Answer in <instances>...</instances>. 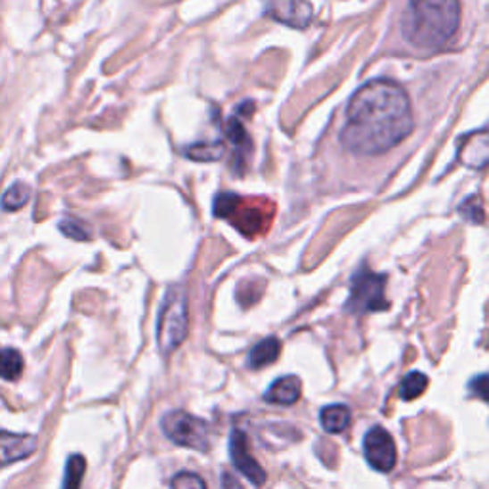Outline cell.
<instances>
[{
  "instance_id": "6da1fadb",
  "label": "cell",
  "mask_w": 489,
  "mask_h": 489,
  "mask_svg": "<svg viewBox=\"0 0 489 489\" xmlns=\"http://www.w3.org/2000/svg\"><path fill=\"white\" fill-rule=\"evenodd\" d=\"M413 125L411 102L405 90L394 80L375 79L350 98L341 142L360 157L383 155L403 142Z\"/></svg>"
},
{
  "instance_id": "7a4b0ae2",
  "label": "cell",
  "mask_w": 489,
  "mask_h": 489,
  "mask_svg": "<svg viewBox=\"0 0 489 489\" xmlns=\"http://www.w3.org/2000/svg\"><path fill=\"white\" fill-rule=\"evenodd\" d=\"M459 25V0H410L403 16V37L417 48L438 50L455 37Z\"/></svg>"
},
{
  "instance_id": "3957f363",
  "label": "cell",
  "mask_w": 489,
  "mask_h": 489,
  "mask_svg": "<svg viewBox=\"0 0 489 489\" xmlns=\"http://www.w3.org/2000/svg\"><path fill=\"white\" fill-rule=\"evenodd\" d=\"M187 336V296L182 287H170L162 303L159 323H157V343L162 354H170L178 348Z\"/></svg>"
},
{
  "instance_id": "277c9868",
  "label": "cell",
  "mask_w": 489,
  "mask_h": 489,
  "mask_svg": "<svg viewBox=\"0 0 489 489\" xmlns=\"http://www.w3.org/2000/svg\"><path fill=\"white\" fill-rule=\"evenodd\" d=\"M161 428L165 432V436L176 445L189 447V450L195 452L209 450V425L199 417L186 411H170L162 417Z\"/></svg>"
},
{
  "instance_id": "5b68a950",
  "label": "cell",
  "mask_w": 489,
  "mask_h": 489,
  "mask_svg": "<svg viewBox=\"0 0 489 489\" xmlns=\"http://www.w3.org/2000/svg\"><path fill=\"white\" fill-rule=\"evenodd\" d=\"M386 278L373 274L369 269H361L352 279V291L346 310L352 314H369V311H383L388 308L385 296Z\"/></svg>"
},
{
  "instance_id": "8992f818",
  "label": "cell",
  "mask_w": 489,
  "mask_h": 489,
  "mask_svg": "<svg viewBox=\"0 0 489 489\" xmlns=\"http://www.w3.org/2000/svg\"><path fill=\"white\" fill-rule=\"evenodd\" d=\"M363 455L367 459V463L378 472H390L396 467V443H394V438L390 434L380 427H375L365 434Z\"/></svg>"
},
{
  "instance_id": "52a82bcc",
  "label": "cell",
  "mask_w": 489,
  "mask_h": 489,
  "mask_svg": "<svg viewBox=\"0 0 489 489\" xmlns=\"http://www.w3.org/2000/svg\"><path fill=\"white\" fill-rule=\"evenodd\" d=\"M266 13L293 29H306L314 20V6L308 0H266Z\"/></svg>"
},
{
  "instance_id": "ba28073f",
  "label": "cell",
  "mask_w": 489,
  "mask_h": 489,
  "mask_svg": "<svg viewBox=\"0 0 489 489\" xmlns=\"http://www.w3.org/2000/svg\"><path fill=\"white\" fill-rule=\"evenodd\" d=\"M229 457H232L234 467L243 474L244 478L253 482L254 485H262L266 482L264 468L256 463V459L249 453L247 436L243 430H234L229 436Z\"/></svg>"
},
{
  "instance_id": "9c48e42d",
  "label": "cell",
  "mask_w": 489,
  "mask_h": 489,
  "mask_svg": "<svg viewBox=\"0 0 489 489\" xmlns=\"http://www.w3.org/2000/svg\"><path fill=\"white\" fill-rule=\"evenodd\" d=\"M37 452V438L31 434H13L0 430V467L18 463Z\"/></svg>"
},
{
  "instance_id": "30bf717a",
  "label": "cell",
  "mask_w": 489,
  "mask_h": 489,
  "mask_svg": "<svg viewBox=\"0 0 489 489\" xmlns=\"http://www.w3.org/2000/svg\"><path fill=\"white\" fill-rule=\"evenodd\" d=\"M459 159L470 169H482L489 162V130L465 136L459 145Z\"/></svg>"
},
{
  "instance_id": "8fae6325",
  "label": "cell",
  "mask_w": 489,
  "mask_h": 489,
  "mask_svg": "<svg viewBox=\"0 0 489 489\" xmlns=\"http://www.w3.org/2000/svg\"><path fill=\"white\" fill-rule=\"evenodd\" d=\"M301 378L294 375H287L274 380V385H271L264 394V400L274 405H293L301 400Z\"/></svg>"
},
{
  "instance_id": "7c38bea8",
  "label": "cell",
  "mask_w": 489,
  "mask_h": 489,
  "mask_svg": "<svg viewBox=\"0 0 489 489\" xmlns=\"http://www.w3.org/2000/svg\"><path fill=\"white\" fill-rule=\"evenodd\" d=\"M281 354V343L276 336H268L264 341L258 343L249 354V365L253 369H262V367L278 361Z\"/></svg>"
},
{
  "instance_id": "4fadbf2b",
  "label": "cell",
  "mask_w": 489,
  "mask_h": 489,
  "mask_svg": "<svg viewBox=\"0 0 489 489\" xmlns=\"http://www.w3.org/2000/svg\"><path fill=\"white\" fill-rule=\"evenodd\" d=\"M319 420H321V427L329 434H341L348 428L352 415H350V410L346 405L335 403V405L323 407Z\"/></svg>"
},
{
  "instance_id": "5bb4252c",
  "label": "cell",
  "mask_w": 489,
  "mask_h": 489,
  "mask_svg": "<svg viewBox=\"0 0 489 489\" xmlns=\"http://www.w3.org/2000/svg\"><path fill=\"white\" fill-rule=\"evenodd\" d=\"M23 356L13 348H0V378L18 380L23 373Z\"/></svg>"
},
{
  "instance_id": "9a60e30c",
  "label": "cell",
  "mask_w": 489,
  "mask_h": 489,
  "mask_svg": "<svg viewBox=\"0 0 489 489\" xmlns=\"http://www.w3.org/2000/svg\"><path fill=\"white\" fill-rule=\"evenodd\" d=\"M226 134L228 138L234 142L236 149H237V162H244V155H247L251 152V142H249V136L247 132H244V127L243 122L237 119V117H232L228 120L226 125Z\"/></svg>"
},
{
  "instance_id": "2e32d148",
  "label": "cell",
  "mask_w": 489,
  "mask_h": 489,
  "mask_svg": "<svg viewBox=\"0 0 489 489\" xmlns=\"http://www.w3.org/2000/svg\"><path fill=\"white\" fill-rule=\"evenodd\" d=\"M427 386H428V377L425 373H420V371H413L402 380L398 394H400L402 400L411 402V400L419 398L420 394L427 390Z\"/></svg>"
},
{
  "instance_id": "e0dca14e",
  "label": "cell",
  "mask_w": 489,
  "mask_h": 489,
  "mask_svg": "<svg viewBox=\"0 0 489 489\" xmlns=\"http://www.w3.org/2000/svg\"><path fill=\"white\" fill-rule=\"evenodd\" d=\"M226 152L224 142H209V144H194L186 149V155L199 162L219 161Z\"/></svg>"
},
{
  "instance_id": "ac0fdd59",
  "label": "cell",
  "mask_w": 489,
  "mask_h": 489,
  "mask_svg": "<svg viewBox=\"0 0 489 489\" xmlns=\"http://www.w3.org/2000/svg\"><path fill=\"white\" fill-rule=\"evenodd\" d=\"M87 472V460L83 455H71L65 467V480L62 489H80Z\"/></svg>"
},
{
  "instance_id": "d6986e66",
  "label": "cell",
  "mask_w": 489,
  "mask_h": 489,
  "mask_svg": "<svg viewBox=\"0 0 489 489\" xmlns=\"http://www.w3.org/2000/svg\"><path fill=\"white\" fill-rule=\"evenodd\" d=\"M29 199H31V187L23 182H18L12 187H8V192L3 197V207L6 211H20L27 205V203H29Z\"/></svg>"
},
{
  "instance_id": "ffe728a7",
  "label": "cell",
  "mask_w": 489,
  "mask_h": 489,
  "mask_svg": "<svg viewBox=\"0 0 489 489\" xmlns=\"http://www.w3.org/2000/svg\"><path fill=\"white\" fill-rule=\"evenodd\" d=\"M459 214L463 216V219L470 224H482L485 214H484V205H482V199L478 195H472L468 197L463 205L459 207Z\"/></svg>"
},
{
  "instance_id": "44dd1931",
  "label": "cell",
  "mask_w": 489,
  "mask_h": 489,
  "mask_svg": "<svg viewBox=\"0 0 489 489\" xmlns=\"http://www.w3.org/2000/svg\"><path fill=\"white\" fill-rule=\"evenodd\" d=\"M60 229L67 237L77 239V241H88L90 239V228L80 222V220L63 219L62 224H60Z\"/></svg>"
},
{
  "instance_id": "7402d4cb",
  "label": "cell",
  "mask_w": 489,
  "mask_h": 489,
  "mask_svg": "<svg viewBox=\"0 0 489 489\" xmlns=\"http://www.w3.org/2000/svg\"><path fill=\"white\" fill-rule=\"evenodd\" d=\"M170 489H207V484L197 474L180 472L172 478Z\"/></svg>"
},
{
  "instance_id": "603a6c76",
  "label": "cell",
  "mask_w": 489,
  "mask_h": 489,
  "mask_svg": "<svg viewBox=\"0 0 489 489\" xmlns=\"http://www.w3.org/2000/svg\"><path fill=\"white\" fill-rule=\"evenodd\" d=\"M470 392L474 394V396H477L478 400L489 403V373L487 375H478V377H474L470 380Z\"/></svg>"
},
{
  "instance_id": "cb8c5ba5",
  "label": "cell",
  "mask_w": 489,
  "mask_h": 489,
  "mask_svg": "<svg viewBox=\"0 0 489 489\" xmlns=\"http://www.w3.org/2000/svg\"><path fill=\"white\" fill-rule=\"evenodd\" d=\"M222 489H241V484L237 482V478H234L229 472L222 474Z\"/></svg>"
}]
</instances>
